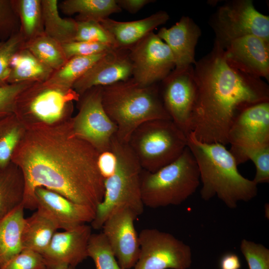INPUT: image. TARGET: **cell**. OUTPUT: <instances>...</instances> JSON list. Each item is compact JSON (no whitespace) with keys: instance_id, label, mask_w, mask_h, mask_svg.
Segmentation results:
<instances>
[{"instance_id":"1","label":"cell","mask_w":269,"mask_h":269,"mask_svg":"<svg viewBox=\"0 0 269 269\" xmlns=\"http://www.w3.org/2000/svg\"><path fill=\"white\" fill-rule=\"evenodd\" d=\"M99 153L74 134L71 118L52 125L26 127L11 159L24 177V208L36 209L34 191L42 187L96 210L104 195L105 179L97 164Z\"/></svg>"},{"instance_id":"2","label":"cell","mask_w":269,"mask_h":269,"mask_svg":"<svg viewBox=\"0 0 269 269\" xmlns=\"http://www.w3.org/2000/svg\"><path fill=\"white\" fill-rule=\"evenodd\" d=\"M193 70L196 92L189 134L202 142L226 145L237 115L269 101V85L230 66L222 47L215 43L210 53L196 61Z\"/></svg>"},{"instance_id":"3","label":"cell","mask_w":269,"mask_h":269,"mask_svg":"<svg viewBox=\"0 0 269 269\" xmlns=\"http://www.w3.org/2000/svg\"><path fill=\"white\" fill-rule=\"evenodd\" d=\"M187 138L199 170L203 200L216 196L227 207L235 209L240 202L249 201L257 196L258 185L239 172L235 158L225 145L199 141L191 134Z\"/></svg>"},{"instance_id":"4","label":"cell","mask_w":269,"mask_h":269,"mask_svg":"<svg viewBox=\"0 0 269 269\" xmlns=\"http://www.w3.org/2000/svg\"><path fill=\"white\" fill-rule=\"evenodd\" d=\"M102 101L117 126L116 136L122 142L128 143L133 132L145 122L171 120L156 84L141 86L131 78L102 87Z\"/></svg>"},{"instance_id":"5","label":"cell","mask_w":269,"mask_h":269,"mask_svg":"<svg viewBox=\"0 0 269 269\" xmlns=\"http://www.w3.org/2000/svg\"><path fill=\"white\" fill-rule=\"evenodd\" d=\"M111 149L117 157L114 173L104 180V195L95 210L91 223L95 229H100L109 215L124 206L132 209L138 216L144 210L141 193L142 169L128 143L112 138Z\"/></svg>"},{"instance_id":"6","label":"cell","mask_w":269,"mask_h":269,"mask_svg":"<svg viewBox=\"0 0 269 269\" xmlns=\"http://www.w3.org/2000/svg\"><path fill=\"white\" fill-rule=\"evenodd\" d=\"M200 183L196 162L187 146L175 160L158 170H142L143 205L150 208L180 205L196 192Z\"/></svg>"},{"instance_id":"7","label":"cell","mask_w":269,"mask_h":269,"mask_svg":"<svg viewBox=\"0 0 269 269\" xmlns=\"http://www.w3.org/2000/svg\"><path fill=\"white\" fill-rule=\"evenodd\" d=\"M128 143L142 170L154 172L180 156L187 138L171 120H153L139 125Z\"/></svg>"},{"instance_id":"8","label":"cell","mask_w":269,"mask_h":269,"mask_svg":"<svg viewBox=\"0 0 269 269\" xmlns=\"http://www.w3.org/2000/svg\"><path fill=\"white\" fill-rule=\"evenodd\" d=\"M80 95L46 81L33 83L17 97L13 114L24 125H52L71 118Z\"/></svg>"},{"instance_id":"9","label":"cell","mask_w":269,"mask_h":269,"mask_svg":"<svg viewBox=\"0 0 269 269\" xmlns=\"http://www.w3.org/2000/svg\"><path fill=\"white\" fill-rule=\"evenodd\" d=\"M215 43L221 47L235 39L253 35L269 41V17L251 0H234L220 6L211 19Z\"/></svg>"},{"instance_id":"10","label":"cell","mask_w":269,"mask_h":269,"mask_svg":"<svg viewBox=\"0 0 269 269\" xmlns=\"http://www.w3.org/2000/svg\"><path fill=\"white\" fill-rule=\"evenodd\" d=\"M102 87H92L80 96L78 112L71 118L73 133L87 141L99 153L111 150L112 138L117 127L104 110Z\"/></svg>"},{"instance_id":"11","label":"cell","mask_w":269,"mask_h":269,"mask_svg":"<svg viewBox=\"0 0 269 269\" xmlns=\"http://www.w3.org/2000/svg\"><path fill=\"white\" fill-rule=\"evenodd\" d=\"M139 255L134 269H188L192 263L190 247L172 234L154 228L138 234Z\"/></svg>"},{"instance_id":"12","label":"cell","mask_w":269,"mask_h":269,"mask_svg":"<svg viewBox=\"0 0 269 269\" xmlns=\"http://www.w3.org/2000/svg\"><path fill=\"white\" fill-rule=\"evenodd\" d=\"M128 49L133 66L132 78L141 86L161 82L175 68L171 50L153 31Z\"/></svg>"},{"instance_id":"13","label":"cell","mask_w":269,"mask_h":269,"mask_svg":"<svg viewBox=\"0 0 269 269\" xmlns=\"http://www.w3.org/2000/svg\"><path fill=\"white\" fill-rule=\"evenodd\" d=\"M161 83L164 107L171 121L187 135L190 131L196 92L193 66L173 69Z\"/></svg>"},{"instance_id":"14","label":"cell","mask_w":269,"mask_h":269,"mask_svg":"<svg viewBox=\"0 0 269 269\" xmlns=\"http://www.w3.org/2000/svg\"><path fill=\"white\" fill-rule=\"evenodd\" d=\"M137 215L124 206L114 210L102 229L119 265L124 269L134 268L139 255L138 235L134 221Z\"/></svg>"},{"instance_id":"15","label":"cell","mask_w":269,"mask_h":269,"mask_svg":"<svg viewBox=\"0 0 269 269\" xmlns=\"http://www.w3.org/2000/svg\"><path fill=\"white\" fill-rule=\"evenodd\" d=\"M222 47L225 60L230 66L269 81V41L249 35L232 40Z\"/></svg>"},{"instance_id":"16","label":"cell","mask_w":269,"mask_h":269,"mask_svg":"<svg viewBox=\"0 0 269 269\" xmlns=\"http://www.w3.org/2000/svg\"><path fill=\"white\" fill-rule=\"evenodd\" d=\"M133 66L129 50L114 48L107 52L73 85L80 96L88 89L104 87L132 78Z\"/></svg>"},{"instance_id":"17","label":"cell","mask_w":269,"mask_h":269,"mask_svg":"<svg viewBox=\"0 0 269 269\" xmlns=\"http://www.w3.org/2000/svg\"><path fill=\"white\" fill-rule=\"evenodd\" d=\"M231 148L269 144V101L242 111L234 120L228 134Z\"/></svg>"},{"instance_id":"18","label":"cell","mask_w":269,"mask_h":269,"mask_svg":"<svg viewBox=\"0 0 269 269\" xmlns=\"http://www.w3.org/2000/svg\"><path fill=\"white\" fill-rule=\"evenodd\" d=\"M92 234V227L87 224L57 231L41 254L46 268L65 264L75 268L88 257V246Z\"/></svg>"},{"instance_id":"19","label":"cell","mask_w":269,"mask_h":269,"mask_svg":"<svg viewBox=\"0 0 269 269\" xmlns=\"http://www.w3.org/2000/svg\"><path fill=\"white\" fill-rule=\"evenodd\" d=\"M37 207L47 211L58 225L59 229L68 230L91 223L95 210L72 201L60 194L44 187L34 191Z\"/></svg>"},{"instance_id":"20","label":"cell","mask_w":269,"mask_h":269,"mask_svg":"<svg viewBox=\"0 0 269 269\" xmlns=\"http://www.w3.org/2000/svg\"><path fill=\"white\" fill-rule=\"evenodd\" d=\"M156 34L171 50L175 61L174 70L194 65L195 47L201 31L191 18L183 16L171 27L161 28Z\"/></svg>"},{"instance_id":"21","label":"cell","mask_w":269,"mask_h":269,"mask_svg":"<svg viewBox=\"0 0 269 269\" xmlns=\"http://www.w3.org/2000/svg\"><path fill=\"white\" fill-rule=\"evenodd\" d=\"M169 18L166 12L159 11L137 20L119 21L107 18L100 22L112 36L118 48L128 49Z\"/></svg>"},{"instance_id":"22","label":"cell","mask_w":269,"mask_h":269,"mask_svg":"<svg viewBox=\"0 0 269 269\" xmlns=\"http://www.w3.org/2000/svg\"><path fill=\"white\" fill-rule=\"evenodd\" d=\"M58 229V225L50 215L43 209L37 207L36 211L24 220L22 233L23 249L41 254Z\"/></svg>"},{"instance_id":"23","label":"cell","mask_w":269,"mask_h":269,"mask_svg":"<svg viewBox=\"0 0 269 269\" xmlns=\"http://www.w3.org/2000/svg\"><path fill=\"white\" fill-rule=\"evenodd\" d=\"M24 209L21 204L0 217V268L23 250Z\"/></svg>"},{"instance_id":"24","label":"cell","mask_w":269,"mask_h":269,"mask_svg":"<svg viewBox=\"0 0 269 269\" xmlns=\"http://www.w3.org/2000/svg\"><path fill=\"white\" fill-rule=\"evenodd\" d=\"M9 69L8 84L45 82L54 71L23 47L12 57Z\"/></svg>"},{"instance_id":"25","label":"cell","mask_w":269,"mask_h":269,"mask_svg":"<svg viewBox=\"0 0 269 269\" xmlns=\"http://www.w3.org/2000/svg\"><path fill=\"white\" fill-rule=\"evenodd\" d=\"M25 180L21 169L10 162L0 168V217L22 204Z\"/></svg>"},{"instance_id":"26","label":"cell","mask_w":269,"mask_h":269,"mask_svg":"<svg viewBox=\"0 0 269 269\" xmlns=\"http://www.w3.org/2000/svg\"><path fill=\"white\" fill-rule=\"evenodd\" d=\"M44 34L61 44L75 41L77 23L71 18H62L58 0H41Z\"/></svg>"},{"instance_id":"27","label":"cell","mask_w":269,"mask_h":269,"mask_svg":"<svg viewBox=\"0 0 269 269\" xmlns=\"http://www.w3.org/2000/svg\"><path fill=\"white\" fill-rule=\"evenodd\" d=\"M58 7L65 14L77 13L76 21L93 20L100 22L122 9L116 0H64Z\"/></svg>"},{"instance_id":"28","label":"cell","mask_w":269,"mask_h":269,"mask_svg":"<svg viewBox=\"0 0 269 269\" xmlns=\"http://www.w3.org/2000/svg\"><path fill=\"white\" fill-rule=\"evenodd\" d=\"M25 43L44 34L41 0H12Z\"/></svg>"},{"instance_id":"29","label":"cell","mask_w":269,"mask_h":269,"mask_svg":"<svg viewBox=\"0 0 269 269\" xmlns=\"http://www.w3.org/2000/svg\"><path fill=\"white\" fill-rule=\"evenodd\" d=\"M107 52L72 57L59 69L53 71L46 82L64 88L72 89L74 83Z\"/></svg>"},{"instance_id":"30","label":"cell","mask_w":269,"mask_h":269,"mask_svg":"<svg viewBox=\"0 0 269 269\" xmlns=\"http://www.w3.org/2000/svg\"><path fill=\"white\" fill-rule=\"evenodd\" d=\"M23 47L54 71L67 61L62 44L45 34L25 42Z\"/></svg>"},{"instance_id":"31","label":"cell","mask_w":269,"mask_h":269,"mask_svg":"<svg viewBox=\"0 0 269 269\" xmlns=\"http://www.w3.org/2000/svg\"><path fill=\"white\" fill-rule=\"evenodd\" d=\"M25 131V127L14 114L0 119V168L11 162L12 154Z\"/></svg>"},{"instance_id":"32","label":"cell","mask_w":269,"mask_h":269,"mask_svg":"<svg viewBox=\"0 0 269 269\" xmlns=\"http://www.w3.org/2000/svg\"><path fill=\"white\" fill-rule=\"evenodd\" d=\"M229 151L238 165L251 160L256 167L253 181L256 184L269 182V144L241 148H231Z\"/></svg>"},{"instance_id":"33","label":"cell","mask_w":269,"mask_h":269,"mask_svg":"<svg viewBox=\"0 0 269 269\" xmlns=\"http://www.w3.org/2000/svg\"><path fill=\"white\" fill-rule=\"evenodd\" d=\"M88 257L93 261L95 269H124L119 265L102 232L92 234L88 246Z\"/></svg>"},{"instance_id":"34","label":"cell","mask_w":269,"mask_h":269,"mask_svg":"<svg viewBox=\"0 0 269 269\" xmlns=\"http://www.w3.org/2000/svg\"><path fill=\"white\" fill-rule=\"evenodd\" d=\"M77 23L75 41L99 43L118 48L112 36L100 22L85 20L77 21Z\"/></svg>"},{"instance_id":"35","label":"cell","mask_w":269,"mask_h":269,"mask_svg":"<svg viewBox=\"0 0 269 269\" xmlns=\"http://www.w3.org/2000/svg\"><path fill=\"white\" fill-rule=\"evenodd\" d=\"M24 40L20 32L16 33L0 45V86L8 84L9 65L14 55L23 48Z\"/></svg>"},{"instance_id":"36","label":"cell","mask_w":269,"mask_h":269,"mask_svg":"<svg viewBox=\"0 0 269 269\" xmlns=\"http://www.w3.org/2000/svg\"><path fill=\"white\" fill-rule=\"evenodd\" d=\"M240 248L249 269H269V249L265 246L243 239Z\"/></svg>"},{"instance_id":"37","label":"cell","mask_w":269,"mask_h":269,"mask_svg":"<svg viewBox=\"0 0 269 269\" xmlns=\"http://www.w3.org/2000/svg\"><path fill=\"white\" fill-rule=\"evenodd\" d=\"M20 23L12 0H0V42L20 31Z\"/></svg>"},{"instance_id":"38","label":"cell","mask_w":269,"mask_h":269,"mask_svg":"<svg viewBox=\"0 0 269 269\" xmlns=\"http://www.w3.org/2000/svg\"><path fill=\"white\" fill-rule=\"evenodd\" d=\"M46 265L41 254L23 249L0 269H46Z\"/></svg>"},{"instance_id":"39","label":"cell","mask_w":269,"mask_h":269,"mask_svg":"<svg viewBox=\"0 0 269 269\" xmlns=\"http://www.w3.org/2000/svg\"><path fill=\"white\" fill-rule=\"evenodd\" d=\"M62 46L67 60L73 57L91 56L118 48L105 44L78 41L65 43Z\"/></svg>"},{"instance_id":"40","label":"cell","mask_w":269,"mask_h":269,"mask_svg":"<svg viewBox=\"0 0 269 269\" xmlns=\"http://www.w3.org/2000/svg\"><path fill=\"white\" fill-rule=\"evenodd\" d=\"M32 83L24 82L0 86V119L13 114L17 97Z\"/></svg>"},{"instance_id":"41","label":"cell","mask_w":269,"mask_h":269,"mask_svg":"<svg viewBox=\"0 0 269 269\" xmlns=\"http://www.w3.org/2000/svg\"><path fill=\"white\" fill-rule=\"evenodd\" d=\"M97 164L100 172L104 179L111 176L117 165V157L111 149L99 153Z\"/></svg>"},{"instance_id":"42","label":"cell","mask_w":269,"mask_h":269,"mask_svg":"<svg viewBox=\"0 0 269 269\" xmlns=\"http://www.w3.org/2000/svg\"><path fill=\"white\" fill-rule=\"evenodd\" d=\"M118 6L131 13H135L145 5L155 1L151 0H116Z\"/></svg>"},{"instance_id":"43","label":"cell","mask_w":269,"mask_h":269,"mask_svg":"<svg viewBox=\"0 0 269 269\" xmlns=\"http://www.w3.org/2000/svg\"><path fill=\"white\" fill-rule=\"evenodd\" d=\"M241 261L238 256L234 253L223 255L220 261V269H240Z\"/></svg>"},{"instance_id":"44","label":"cell","mask_w":269,"mask_h":269,"mask_svg":"<svg viewBox=\"0 0 269 269\" xmlns=\"http://www.w3.org/2000/svg\"><path fill=\"white\" fill-rule=\"evenodd\" d=\"M46 269H75V268L65 264H58L48 267Z\"/></svg>"},{"instance_id":"45","label":"cell","mask_w":269,"mask_h":269,"mask_svg":"<svg viewBox=\"0 0 269 269\" xmlns=\"http://www.w3.org/2000/svg\"><path fill=\"white\" fill-rule=\"evenodd\" d=\"M1 43H2V42H0V45H1Z\"/></svg>"}]
</instances>
